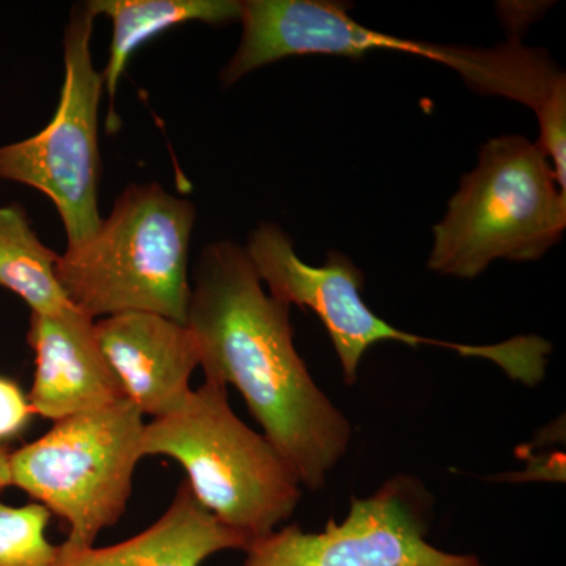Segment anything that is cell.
<instances>
[{
    "label": "cell",
    "mask_w": 566,
    "mask_h": 566,
    "mask_svg": "<svg viewBox=\"0 0 566 566\" xmlns=\"http://www.w3.org/2000/svg\"><path fill=\"white\" fill-rule=\"evenodd\" d=\"M565 229L566 192L545 151L517 134L494 137L433 227L428 268L472 281L497 260L542 259Z\"/></svg>",
    "instance_id": "obj_3"
},
{
    "label": "cell",
    "mask_w": 566,
    "mask_h": 566,
    "mask_svg": "<svg viewBox=\"0 0 566 566\" xmlns=\"http://www.w3.org/2000/svg\"><path fill=\"white\" fill-rule=\"evenodd\" d=\"M35 415L28 395L13 379L0 375V447L20 438Z\"/></svg>",
    "instance_id": "obj_17"
},
{
    "label": "cell",
    "mask_w": 566,
    "mask_h": 566,
    "mask_svg": "<svg viewBox=\"0 0 566 566\" xmlns=\"http://www.w3.org/2000/svg\"><path fill=\"white\" fill-rule=\"evenodd\" d=\"M50 517L36 502L22 506L0 502V566H54L59 546L46 538Z\"/></svg>",
    "instance_id": "obj_16"
},
{
    "label": "cell",
    "mask_w": 566,
    "mask_h": 566,
    "mask_svg": "<svg viewBox=\"0 0 566 566\" xmlns=\"http://www.w3.org/2000/svg\"><path fill=\"white\" fill-rule=\"evenodd\" d=\"M349 9L333 0H241L243 33L219 81L230 87L263 66L304 55L363 59L392 51L424 59L423 41L371 31L353 20Z\"/></svg>",
    "instance_id": "obj_9"
},
{
    "label": "cell",
    "mask_w": 566,
    "mask_h": 566,
    "mask_svg": "<svg viewBox=\"0 0 566 566\" xmlns=\"http://www.w3.org/2000/svg\"><path fill=\"white\" fill-rule=\"evenodd\" d=\"M290 308L264 293L244 245H205L186 316L205 379L237 387L301 485L319 491L348 452L353 427L297 353Z\"/></svg>",
    "instance_id": "obj_1"
},
{
    "label": "cell",
    "mask_w": 566,
    "mask_h": 566,
    "mask_svg": "<svg viewBox=\"0 0 566 566\" xmlns=\"http://www.w3.org/2000/svg\"><path fill=\"white\" fill-rule=\"evenodd\" d=\"M253 539L226 526L182 480L166 513L139 535L117 545L66 551L54 566H200L222 551H245Z\"/></svg>",
    "instance_id": "obj_13"
},
{
    "label": "cell",
    "mask_w": 566,
    "mask_h": 566,
    "mask_svg": "<svg viewBox=\"0 0 566 566\" xmlns=\"http://www.w3.org/2000/svg\"><path fill=\"white\" fill-rule=\"evenodd\" d=\"M11 486L10 452L6 447H0V490Z\"/></svg>",
    "instance_id": "obj_18"
},
{
    "label": "cell",
    "mask_w": 566,
    "mask_h": 566,
    "mask_svg": "<svg viewBox=\"0 0 566 566\" xmlns=\"http://www.w3.org/2000/svg\"><path fill=\"white\" fill-rule=\"evenodd\" d=\"M196 205L159 182H132L91 240L66 249L55 275L71 304L96 322L148 312L186 324Z\"/></svg>",
    "instance_id": "obj_2"
},
{
    "label": "cell",
    "mask_w": 566,
    "mask_h": 566,
    "mask_svg": "<svg viewBox=\"0 0 566 566\" xmlns=\"http://www.w3.org/2000/svg\"><path fill=\"white\" fill-rule=\"evenodd\" d=\"M433 502L419 479L394 475L375 494L353 499L348 516L323 532L290 524L253 539L241 566H486L427 542Z\"/></svg>",
    "instance_id": "obj_8"
},
{
    "label": "cell",
    "mask_w": 566,
    "mask_h": 566,
    "mask_svg": "<svg viewBox=\"0 0 566 566\" xmlns=\"http://www.w3.org/2000/svg\"><path fill=\"white\" fill-rule=\"evenodd\" d=\"M244 249L274 300L289 307L308 308L318 316L340 360L346 386L356 385L364 354L379 342L438 346L460 356L490 360L528 387L545 378L553 348L538 335H516L493 345H465L405 333L365 304L364 273L345 253L327 252L323 266L304 263L289 234L273 222L252 230Z\"/></svg>",
    "instance_id": "obj_5"
},
{
    "label": "cell",
    "mask_w": 566,
    "mask_h": 566,
    "mask_svg": "<svg viewBox=\"0 0 566 566\" xmlns=\"http://www.w3.org/2000/svg\"><path fill=\"white\" fill-rule=\"evenodd\" d=\"M144 416L128 398L57 420L10 453L11 486L69 523L63 549L95 546L126 512L142 458Z\"/></svg>",
    "instance_id": "obj_6"
},
{
    "label": "cell",
    "mask_w": 566,
    "mask_h": 566,
    "mask_svg": "<svg viewBox=\"0 0 566 566\" xmlns=\"http://www.w3.org/2000/svg\"><path fill=\"white\" fill-rule=\"evenodd\" d=\"M57 259L59 253L40 240L21 203L0 207V289L20 296L31 314L76 311L55 275Z\"/></svg>",
    "instance_id": "obj_15"
},
{
    "label": "cell",
    "mask_w": 566,
    "mask_h": 566,
    "mask_svg": "<svg viewBox=\"0 0 566 566\" xmlns=\"http://www.w3.org/2000/svg\"><path fill=\"white\" fill-rule=\"evenodd\" d=\"M28 344L35 353L29 394L35 415L57 422L126 398L96 342L95 322L77 308L59 316L31 314Z\"/></svg>",
    "instance_id": "obj_12"
},
{
    "label": "cell",
    "mask_w": 566,
    "mask_h": 566,
    "mask_svg": "<svg viewBox=\"0 0 566 566\" xmlns=\"http://www.w3.org/2000/svg\"><path fill=\"white\" fill-rule=\"evenodd\" d=\"M96 342L123 392L142 416L180 411L200 367L196 337L186 324L148 312H126L95 322Z\"/></svg>",
    "instance_id": "obj_10"
},
{
    "label": "cell",
    "mask_w": 566,
    "mask_h": 566,
    "mask_svg": "<svg viewBox=\"0 0 566 566\" xmlns=\"http://www.w3.org/2000/svg\"><path fill=\"white\" fill-rule=\"evenodd\" d=\"M85 6L95 20L106 17L112 24L109 61L102 71L104 93L109 98L107 133L120 128L115 96L134 52L175 25H223L240 21L241 14V0H91Z\"/></svg>",
    "instance_id": "obj_14"
},
{
    "label": "cell",
    "mask_w": 566,
    "mask_h": 566,
    "mask_svg": "<svg viewBox=\"0 0 566 566\" xmlns=\"http://www.w3.org/2000/svg\"><path fill=\"white\" fill-rule=\"evenodd\" d=\"M140 450L181 464L197 501L252 539L290 520L303 497L289 461L234 415L227 386L211 379L180 411L145 423Z\"/></svg>",
    "instance_id": "obj_4"
},
{
    "label": "cell",
    "mask_w": 566,
    "mask_h": 566,
    "mask_svg": "<svg viewBox=\"0 0 566 566\" xmlns=\"http://www.w3.org/2000/svg\"><path fill=\"white\" fill-rule=\"evenodd\" d=\"M95 18L73 7L63 33V84L54 117L35 136L0 145V181L29 186L57 208L66 249L91 240L102 226L98 207L102 71L92 57Z\"/></svg>",
    "instance_id": "obj_7"
},
{
    "label": "cell",
    "mask_w": 566,
    "mask_h": 566,
    "mask_svg": "<svg viewBox=\"0 0 566 566\" xmlns=\"http://www.w3.org/2000/svg\"><path fill=\"white\" fill-rule=\"evenodd\" d=\"M428 61L442 63L472 91L504 96L535 112L539 145L566 192V76L546 51L527 48L521 36L491 48L428 43Z\"/></svg>",
    "instance_id": "obj_11"
}]
</instances>
